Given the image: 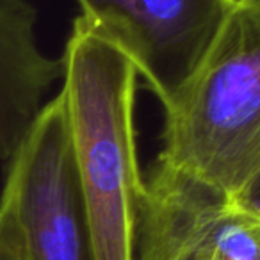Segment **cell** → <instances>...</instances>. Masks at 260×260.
<instances>
[{
    "mask_svg": "<svg viewBox=\"0 0 260 260\" xmlns=\"http://www.w3.org/2000/svg\"><path fill=\"white\" fill-rule=\"evenodd\" d=\"M162 109L155 162L241 200L260 175V8L235 0Z\"/></svg>",
    "mask_w": 260,
    "mask_h": 260,
    "instance_id": "cell-2",
    "label": "cell"
},
{
    "mask_svg": "<svg viewBox=\"0 0 260 260\" xmlns=\"http://www.w3.org/2000/svg\"><path fill=\"white\" fill-rule=\"evenodd\" d=\"M62 94L93 260H136L146 194L138 157L139 75L126 52L84 16L66 41Z\"/></svg>",
    "mask_w": 260,
    "mask_h": 260,
    "instance_id": "cell-1",
    "label": "cell"
},
{
    "mask_svg": "<svg viewBox=\"0 0 260 260\" xmlns=\"http://www.w3.org/2000/svg\"><path fill=\"white\" fill-rule=\"evenodd\" d=\"M241 202L246 207L253 209L255 212H260V175L253 180V184L248 187V191L242 194Z\"/></svg>",
    "mask_w": 260,
    "mask_h": 260,
    "instance_id": "cell-7",
    "label": "cell"
},
{
    "mask_svg": "<svg viewBox=\"0 0 260 260\" xmlns=\"http://www.w3.org/2000/svg\"><path fill=\"white\" fill-rule=\"evenodd\" d=\"M242 2H246L249 6H255V8H260V0H242Z\"/></svg>",
    "mask_w": 260,
    "mask_h": 260,
    "instance_id": "cell-9",
    "label": "cell"
},
{
    "mask_svg": "<svg viewBox=\"0 0 260 260\" xmlns=\"http://www.w3.org/2000/svg\"><path fill=\"white\" fill-rule=\"evenodd\" d=\"M29 0H0V164H8L64 75L62 57L41 50Z\"/></svg>",
    "mask_w": 260,
    "mask_h": 260,
    "instance_id": "cell-6",
    "label": "cell"
},
{
    "mask_svg": "<svg viewBox=\"0 0 260 260\" xmlns=\"http://www.w3.org/2000/svg\"><path fill=\"white\" fill-rule=\"evenodd\" d=\"M0 242L20 260H93L62 91L43 105L6 164Z\"/></svg>",
    "mask_w": 260,
    "mask_h": 260,
    "instance_id": "cell-3",
    "label": "cell"
},
{
    "mask_svg": "<svg viewBox=\"0 0 260 260\" xmlns=\"http://www.w3.org/2000/svg\"><path fill=\"white\" fill-rule=\"evenodd\" d=\"M0 260H20V258L13 249H9L8 246L0 242Z\"/></svg>",
    "mask_w": 260,
    "mask_h": 260,
    "instance_id": "cell-8",
    "label": "cell"
},
{
    "mask_svg": "<svg viewBox=\"0 0 260 260\" xmlns=\"http://www.w3.org/2000/svg\"><path fill=\"white\" fill-rule=\"evenodd\" d=\"M86 20L126 52L162 105L200 64L235 0H77Z\"/></svg>",
    "mask_w": 260,
    "mask_h": 260,
    "instance_id": "cell-5",
    "label": "cell"
},
{
    "mask_svg": "<svg viewBox=\"0 0 260 260\" xmlns=\"http://www.w3.org/2000/svg\"><path fill=\"white\" fill-rule=\"evenodd\" d=\"M136 260H260V212L155 162Z\"/></svg>",
    "mask_w": 260,
    "mask_h": 260,
    "instance_id": "cell-4",
    "label": "cell"
}]
</instances>
